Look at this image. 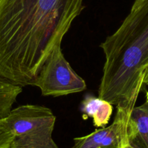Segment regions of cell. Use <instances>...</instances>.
<instances>
[{
	"label": "cell",
	"instance_id": "obj_1",
	"mask_svg": "<svg viewBox=\"0 0 148 148\" xmlns=\"http://www.w3.org/2000/svg\"><path fill=\"white\" fill-rule=\"evenodd\" d=\"M84 0H0V78L33 86Z\"/></svg>",
	"mask_w": 148,
	"mask_h": 148
},
{
	"label": "cell",
	"instance_id": "obj_2",
	"mask_svg": "<svg viewBox=\"0 0 148 148\" xmlns=\"http://www.w3.org/2000/svg\"><path fill=\"white\" fill-rule=\"evenodd\" d=\"M99 47L105 61L98 97L133 109L148 71V0H135L120 27Z\"/></svg>",
	"mask_w": 148,
	"mask_h": 148
},
{
	"label": "cell",
	"instance_id": "obj_3",
	"mask_svg": "<svg viewBox=\"0 0 148 148\" xmlns=\"http://www.w3.org/2000/svg\"><path fill=\"white\" fill-rule=\"evenodd\" d=\"M14 135L10 148H59L52 138L56 116L46 107L24 105L5 118Z\"/></svg>",
	"mask_w": 148,
	"mask_h": 148
},
{
	"label": "cell",
	"instance_id": "obj_4",
	"mask_svg": "<svg viewBox=\"0 0 148 148\" xmlns=\"http://www.w3.org/2000/svg\"><path fill=\"white\" fill-rule=\"evenodd\" d=\"M33 86L39 87L43 96L52 97L79 93L86 89L85 81L64 57L61 45L53 48Z\"/></svg>",
	"mask_w": 148,
	"mask_h": 148
},
{
	"label": "cell",
	"instance_id": "obj_5",
	"mask_svg": "<svg viewBox=\"0 0 148 148\" xmlns=\"http://www.w3.org/2000/svg\"><path fill=\"white\" fill-rule=\"evenodd\" d=\"M116 108L114 121L109 126L97 129L84 136L74 138L72 148H123L129 142L128 123L133 109Z\"/></svg>",
	"mask_w": 148,
	"mask_h": 148
},
{
	"label": "cell",
	"instance_id": "obj_6",
	"mask_svg": "<svg viewBox=\"0 0 148 148\" xmlns=\"http://www.w3.org/2000/svg\"><path fill=\"white\" fill-rule=\"evenodd\" d=\"M128 139L134 148H148V99L132 110L128 123Z\"/></svg>",
	"mask_w": 148,
	"mask_h": 148
},
{
	"label": "cell",
	"instance_id": "obj_7",
	"mask_svg": "<svg viewBox=\"0 0 148 148\" xmlns=\"http://www.w3.org/2000/svg\"><path fill=\"white\" fill-rule=\"evenodd\" d=\"M80 110L83 119H92L93 125L97 128L105 127L113 115V107L105 99L99 97L86 95L81 104Z\"/></svg>",
	"mask_w": 148,
	"mask_h": 148
},
{
	"label": "cell",
	"instance_id": "obj_8",
	"mask_svg": "<svg viewBox=\"0 0 148 148\" xmlns=\"http://www.w3.org/2000/svg\"><path fill=\"white\" fill-rule=\"evenodd\" d=\"M22 92V86L0 78V119H5L9 115Z\"/></svg>",
	"mask_w": 148,
	"mask_h": 148
},
{
	"label": "cell",
	"instance_id": "obj_9",
	"mask_svg": "<svg viewBox=\"0 0 148 148\" xmlns=\"http://www.w3.org/2000/svg\"><path fill=\"white\" fill-rule=\"evenodd\" d=\"M14 135L5 119H0V148H10Z\"/></svg>",
	"mask_w": 148,
	"mask_h": 148
},
{
	"label": "cell",
	"instance_id": "obj_10",
	"mask_svg": "<svg viewBox=\"0 0 148 148\" xmlns=\"http://www.w3.org/2000/svg\"><path fill=\"white\" fill-rule=\"evenodd\" d=\"M144 85L148 86V71L146 73V75H145V79H144Z\"/></svg>",
	"mask_w": 148,
	"mask_h": 148
},
{
	"label": "cell",
	"instance_id": "obj_11",
	"mask_svg": "<svg viewBox=\"0 0 148 148\" xmlns=\"http://www.w3.org/2000/svg\"><path fill=\"white\" fill-rule=\"evenodd\" d=\"M123 148H134V147H132V145H131L130 144H129V142H128L127 144H126V145H125L124 146H123Z\"/></svg>",
	"mask_w": 148,
	"mask_h": 148
},
{
	"label": "cell",
	"instance_id": "obj_12",
	"mask_svg": "<svg viewBox=\"0 0 148 148\" xmlns=\"http://www.w3.org/2000/svg\"><path fill=\"white\" fill-rule=\"evenodd\" d=\"M146 99H148V90L146 92Z\"/></svg>",
	"mask_w": 148,
	"mask_h": 148
}]
</instances>
